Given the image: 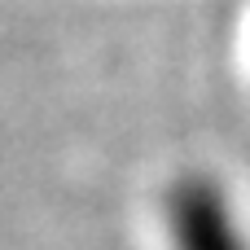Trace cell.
<instances>
[{
  "label": "cell",
  "instance_id": "6da1fadb",
  "mask_svg": "<svg viewBox=\"0 0 250 250\" xmlns=\"http://www.w3.org/2000/svg\"><path fill=\"white\" fill-rule=\"evenodd\" d=\"M163 215L176 250H250L246 229L211 176H180L167 189Z\"/></svg>",
  "mask_w": 250,
  "mask_h": 250
}]
</instances>
